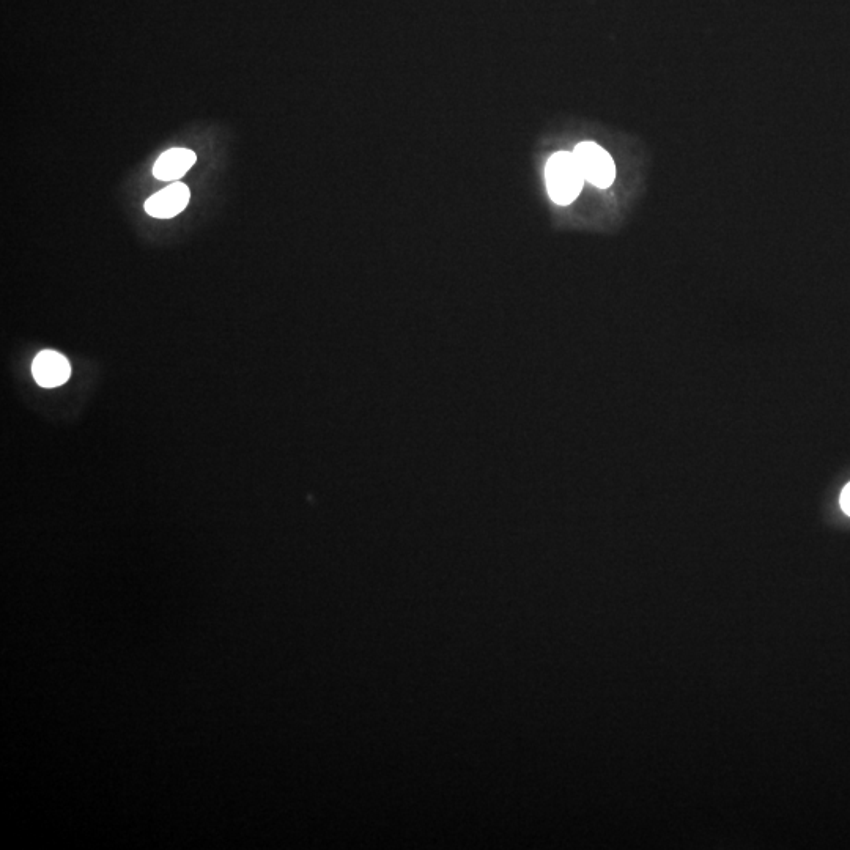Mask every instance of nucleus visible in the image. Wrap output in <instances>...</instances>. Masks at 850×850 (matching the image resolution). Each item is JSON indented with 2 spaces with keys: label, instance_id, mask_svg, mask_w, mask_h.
<instances>
[{
  "label": "nucleus",
  "instance_id": "f257e3e1",
  "mask_svg": "<svg viewBox=\"0 0 850 850\" xmlns=\"http://www.w3.org/2000/svg\"><path fill=\"white\" fill-rule=\"evenodd\" d=\"M545 180L551 200L564 207L580 196L586 182L573 152H558L551 156L545 167Z\"/></svg>",
  "mask_w": 850,
  "mask_h": 850
},
{
  "label": "nucleus",
  "instance_id": "f03ea898",
  "mask_svg": "<svg viewBox=\"0 0 850 850\" xmlns=\"http://www.w3.org/2000/svg\"><path fill=\"white\" fill-rule=\"evenodd\" d=\"M586 182L595 188L607 189L616 180V164L605 148L594 142H581L573 150Z\"/></svg>",
  "mask_w": 850,
  "mask_h": 850
},
{
  "label": "nucleus",
  "instance_id": "20e7f679",
  "mask_svg": "<svg viewBox=\"0 0 850 850\" xmlns=\"http://www.w3.org/2000/svg\"><path fill=\"white\" fill-rule=\"evenodd\" d=\"M35 381L43 388H57L67 383L71 375V366L65 356L51 350L38 353L32 363Z\"/></svg>",
  "mask_w": 850,
  "mask_h": 850
},
{
  "label": "nucleus",
  "instance_id": "39448f33",
  "mask_svg": "<svg viewBox=\"0 0 850 850\" xmlns=\"http://www.w3.org/2000/svg\"><path fill=\"white\" fill-rule=\"evenodd\" d=\"M197 156L188 148H170L156 159L153 175L161 182H178L196 164Z\"/></svg>",
  "mask_w": 850,
  "mask_h": 850
},
{
  "label": "nucleus",
  "instance_id": "423d86ee",
  "mask_svg": "<svg viewBox=\"0 0 850 850\" xmlns=\"http://www.w3.org/2000/svg\"><path fill=\"white\" fill-rule=\"evenodd\" d=\"M841 507H843L844 512L850 517V482L844 487L843 493H841Z\"/></svg>",
  "mask_w": 850,
  "mask_h": 850
},
{
  "label": "nucleus",
  "instance_id": "7ed1b4c3",
  "mask_svg": "<svg viewBox=\"0 0 850 850\" xmlns=\"http://www.w3.org/2000/svg\"><path fill=\"white\" fill-rule=\"evenodd\" d=\"M189 188L183 183H170L163 191L153 194L145 202L148 215L158 219H170L180 215L189 204Z\"/></svg>",
  "mask_w": 850,
  "mask_h": 850
}]
</instances>
